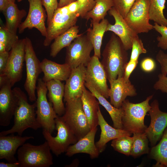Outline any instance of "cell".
<instances>
[{
	"label": "cell",
	"mask_w": 167,
	"mask_h": 167,
	"mask_svg": "<svg viewBox=\"0 0 167 167\" xmlns=\"http://www.w3.org/2000/svg\"><path fill=\"white\" fill-rule=\"evenodd\" d=\"M12 90L16 100L14 125L10 129L1 132L0 135L17 133L22 136L28 128L37 130L42 127L36 118V102L32 104H29L27 95L19 87H15Z\"/></svg>",
	"instance_id": "1"
},
{
	"label": "cell",
	"mask_w": 167,
	"mask_h": 167,
	"mask_svg": "<svg viewBox=\"0 0 167 167\" xmlns=\"http://www.w3.org/2000/svg\"><path fill=\"white\" fill-rule=\"evenodd\" d=\"M101 63L109 81L122 77L128 62V54L120 38L113 33L102 54Z\"/></svg>",
	"instance_id": "2"
},
{
	"label": "cell",
	"mask_w": 167,
	"mask_h": 167,
	"mask_svg": "<svg viewBox=\"0 0 167 167\" xmlns=\"http://www.w3.org/2000/svg\"><path fill=\"white\" fill-rule=\"evenodd\" d=\"M153 96H148L139 103H132L128 100L122 102L121 107L124 111L122 119L123 129L132 134L145 132L148 127L144 124V118L151 108L149 102Z\"/></svg>",
	"instance_id": "3"
},
{
	"label": "cell",
	"mask_w": 167,
	"mask_h": 167,
	"mask_svg": "<svg viewBox=\"0 0 167 167\" xmlns=\"http://www.w3.org/2000/svg\"><path fill=\"white\" fill-rule=\"evenodd\" d=\"M50 151L46 141L38 145L24 143L18 150V161L20 167H49L53 164Z\"/></svg>",
	"instance_id": "4"
},
{
	"label": "cell",
	"mask_w": 167,
	"mask_h": 167,
	"mask_svg": "<svg viewBox=\"0 0 167 167\" xmlns=\"http://www.w3.org/2000/svg\"><path fill=\"white\" fill-rule=\"evenodd\" d=\"M36 91V119L41 127L52 134L55 130V119L58 116L55 112L52 104L47 99V88L42 79H38Z\"/></svg>",
	"instance_id": "5"
},
{
	"label": "cell",
	"mask_w": 167,
	"mask_h": 167,
	"mask_svg": "<svg viewBox=\"0 0 167 167\" xmlns=\"http://www.w3.org/2000/svg\"><path fill=\"white\" fill-rule=\"evenodd\" d=\"M60 117L78 140L91 130L81 98L66 102L65 113Z\"/></svg>",
	"instance_id": "6"
},
{
	"label": "cell",
	"mask_w": 167,
	"mask_h": 167,
	"mask_svg": "<svg viewBox=\"0 0 167 167\" xmlns=\"http://www.w3.org/2000/svg\"><path fill=\"white\" fill-rule=\"evenodd\" d=\"M55 130L57 131L55 137L53 136L49 131L44 129L42 134L51 151L58 156L65 153L69 146L78 139L60 116L55 119Z\"/></svg>",
	"instance_id": "7"
},
{
	"label": "cell",
	"mask_w": 167,
	"mask_h": 167,
	"mask_svg": "<svg viewBox=\"0 0 167 167\" xmlns=\"http://www.w3.org/2000/svg\"><path fill=\"white\" fill-rule=\"evenodd\" d=\"M25 39L26 77L24 87L29 100L32 102L36 99V85L39 75L42 71L41 62L36 56L31 40L27 37Z\"/></svg>",
	"instance_id": "8"
},
{
	"label": "cell",
	"mask_w": 167,
	"mask_h": 167,
	"mask_svg": "<svg viewBox=\"0 0 167 167\" xmlns=\"http://www.w3.org/2000/svg\"><path fill=\"white\" fill-rule=\"evenodd\" d=\"M66 48L65 63L72 69L81 65L87 66L93 47L87 35L82 34Z\"/></svg>",
	"instance_id": "9"
},
{
	"label": "cell",
	"mask_w": 167,
	"mask_h": 167,
	"mask_svg": "<svg viewBox=\"0 0 167 167\" xmlns=\"http://www.w3.org/2000/svg\"><path fill=\"white\" fill-rule=\"evenodd\" d=\"M149 0H136L124 18L136 33H148L153 29L149 23Z\"/></svg>",
	"instance_id": "10"
},
{
	"label": "cell",
	"mask_w": 167,
	"mask_h": 167,
	"mask_svg": "<svg viewBox=\"0 0 167 167\" xmlns=\"http://www.w3.org/2000/svg\"><path fill=\"white\" fill-rule=\"evenodd\" d=\"M9 80L4 75H0V125L7 126L14 116L16 99Z\"/></svg>",
	"instance_id": "11"
},
{
	"label": "cell",
	"mask_w": 167,
	"mask_h": 167,
	"mask_svg": "<svg viewBox=\"0 0 167 167\" xmlns=\"http://www.w3.org/2000/svg\"><path fill=\"white\" fill-rule=\"evenodd\" d=\"M99 58L93 55L86 66L85 83L90 85L105 98L109 97L106 74Z\"/></svg>",
	"instance_id": "12"
},
{
	"label": "cell",
	"mask_w": 167,
	"mask_h": 167,
	"mask_svg": "<svg viewBox=\"0 0 167 167\" xmlns=\"http://www.w3.org/2000/svg\"><path fill=\"white\" fill-rule=\"evenodd\" d=\"M5 75L12 87L22 77L24 62L25 61V39L19 40L9 52Z\"/></svg>",
	"instance_id": "13"
},
{
	"label": "cell",
	"mask_w": 167,
	"mask_h": 167,
	"mask_svg": "<svg viewBox=\"0 0 167 167\" xmlns=\"http://www.w3.org/2000/svg\"><path fill=\"white\" fill-rule=\"evenodd\" d=\"M79 17L75 13H63L58 8L47 25V35L43 42L44 45L45 46H49L56 37L76 25Z\"/></svg>",
	"instance_id": "14"
},
{
	"label": "cell",
	"mask_w": 167,
	"mask_h": 167,
	"mask_svg": "<svg viewBox=\"0 0 167 167\" xmlns=\"http://www.w3.org/2000/svg\"><path fill=\"white\" fill-rule=\"evenodd\" d=\"M148 112L151 118L149 126L145 132L152 146H155L161 138L167 127V112L161 111L158 101L154 100L150 105Z\"/></svg>",
	"instance_id": "15"
},
{
	"label": "cell",
	"mask_w": 167,
	"mask_h": 167,
	"mask_svg": "<svg viewBox=\"0 0 167 167\" xmlns=\"http://www.w3.org/2000/svg\"><path fill=\"white\" fill-rule=\"evenodd\" d=\"M29 7L28 12L25 20L21 23L18 28L19 34L25 29L35 28L39 30L41 35L46 37L47 28L45 21L47 17L46 11L43 8L42 0H28Z\"/></svg>",
	"instance_id": "16"
},
{
	"label": "cell",
	"mask_w": 167,
	"mask_h": 167,
	"mask_svg": "<svg viewBox=\"0 0 167 167\" xmlns=\"http://www.w3.org/2000/svg\"><path fill=\"white\" fill-rule=\"evenodd\" d=\"M108 12L114 18L115 23L112 24L109 23L106 32H112L117 35L126 50L131 49L133 41L139 36L138 34L128 26L124 18L113 7Z\"/></svg>",
	"instance_id": "17"
},
{
	"label": "cell",
	"mask_w": 167,
	"mask_h": 167,
	"mask_svg": "<svg viewBox=\"0 0 167 167\" xmlns=\"http://www.w3.org/2000/svg\"><path fill=\"white\" fill-rule=\"evenodd\" d=\"M86 67L81 65L72 69L66 81L64 101L67 102L81 98L85 86Z\"/></svg>",
	"instance_id": "18"
},
{
	"label": "cell",
	"mask_w": 167,
	"mask_h": 167,
	"mask_svg": "<svg viewBox=\"0 0 167 167\" xmlns=\"http://www.w3.org/2000/svg\"><path fill=\"white\" fill-rule=\"evenodd\" d=\"M109 82L110 103L117 108H121L122 102L127 96H134L137 94L135 88L130 80L126 81L123 77Z\"/></svg>",
	"instance_id": "19"
},
{
	"label": "cell",
	"mask_w": 167,
	"mask_h": 167,
	"mask_svg": "<svg viewBox=\"0 0 167 167\" xmlns=\"http://www.w3.org/2000/svg\"><path fill=\"white\" fill-rule=\"evenodd\" d=\"M97 130V127L91 129L84 136L70 145L65 152V155L71 157L76 154L83 153L89 155L92 159L98 157L100 153L94 141Z\"/></svg>",
	"instance_id": "20"
},
{
	"label": "cell",
	"mask_w": 167,
	"mask_h": 167,
	"mask_svg": "<svg viewBox=\"0 0 167 167\" xmlns=\"http://www.w3.org/2000/svg\"><path fill=\"white\" fill-rule=\"evenodd\" d=\"M32 136L22 137L14 133L9 135H0V159H4L9 162H16L18 160L15 156L19 147L26 141L33 139Z\"/></svg>",
	"instance_id": "21"
},
{
	"label": "cell",
	"mask_w": 167,
	"mask_h": 167,
	"mask_svg": "<svg viewBox=\"0 0 167 167\" xmlns=\"http://www.w3.org/2000/svg\"><path fill=\"white\" fill-rule=\"evenodd\" d=\"M98 116V125L100 126L101 133L99 140L95 144L100 153L104 151L107 143L110 141L122 136L131 135L132 134L123 129L116 128L109 125L105 120L100 109Z\"/></svg>",
	"instance_id": "22"
},
{
	"label": "cell",
	"mask_w": 167,
	"mask_h": 167,
	"mask_svg": "<svg viewBox=\"0 0 167 167\" xmlns=\"http://www.w3.org/2000/svg\"><path fill=\"white\" fill-rule=\"evenodd\" d=\"M41 66L44 73L42 79L45 83L53 79L66 81L72 70L66 63L59 64L47 58H44L41 62Z\"/></svg>",
	"instance_id": "23"
},
{
	"label": "cell",
	"mask_w": 167,
	"mask_h": 167,
	"mask_svg": "<svg viewBox=\"0 0 167 167\" xmlns=\"http://www.w3.org/2000/svg\"><path fill=\"white\" fill-rule=\"evenodd\" d=\"M48 91L49 101L53 104V108L59 116H62L65 113L63 98L65 92V85L61 81L53 79L45 83Z\"/></svg>",
	"instance_id": "24"
},
{
	"label": "cell",
	"mask_w": 167,
	"mask_h": 167,
	"mask_svg": "<svg viewBox=\"0 0 167 167\" xmlns=\"http://www.w3.org/2000/svg\"><path fill=\"white\" fill-rule=\"evenodd\" d=\"M83 109L91 129L98 125V112L100 109L98 101L95 96L85 87L81 97Z\"/></svg>",
	"instance_id": "25"
},
{
	"label": "cell",
	"mask_w": 167,
	"mask_h": 167,
	"mask_svg": "<svg viewBox=\"0 0 167 167\" xmlns=\"http://www.w3.org/2000/svg\"><path fill=\"white\" fill-rule=\"evenodd\" d=\"M109 23L105 19L100 22L91 20L92 28H89L87 30L86 35L93 46L94 55L99 59L101 58V50L103 37Z\"/></svg>",
	"instance_id": "26"
},
{
	"label": "cell",
	"mask_w": 167,
	"mask_h": 167,
	"mask_svg": "<svg viewBox=\"0 0 167 167\" xmlns=\"http://www.w3.org/2000/svg\"><path fill=\"white\" fill-rule=\"evenodd\" d=\"M3 12L6 19L4 27L10 32L16 34L22 19L26 15V11L19 9L15 2L9 1L7 7Z\"/></svg>",
	"instance_id": "27"
},
{
	"label": "cell",
	"mask_w": 167,
	"mask_h": 167,
	"mask_svg": "<svg viewBox=\"0 0 167 167\" xmlns=\"http://www.w3.org/2000/svg\"><path fill=\"white\" fill-rule=\"evenodd\" d=\"M85 87L96 97L99 103L106 110L110 115L112 120L113 127L118 129H123L122 118L124 111L121 107L117 108L113 106L90 85L85 82Z\"/></svg>",
	"instance_id": "28"
},
{
	"label": "cell",
	"mask_w": 167,
	"mask_h": 167,
	"mask_svg": "<svg viewBox=\"0 0 167 167\" xmlns=\"http://www.w3.org/2000/svg\"><path fill=\"white\" fill-rule=\"evenodd\" d=\"M79 26L75 25L56 37L50 46V56L55 57L63 48L70 45L76 38L81 35L79 34Z\"/></svg>",
	"instance_id": "29"
},
{
	"label": "cell",
	"mask_w": 167,
	"mask_h": 167,
	"mask_svg": "<svg viewBox=\"0 0 167 167\" xmlns=\"http://www.w3.org/2000/svg\"><path fill=\"white\" fill-rule=\"evenodd\" d=\"M150 156L156 161L155 166L167 167V127L159 143L152 147Z\"/></svg>",
	"instance_id": "30"
},
{
	"label": "cell",
	"mask_w": 167,
	"mask_h": 167,
	"mask_svg": "<svg viewBox=\"0 0 167 167\" xmlns=\"http://www.w3.org/2000/svg\"><path fill=\"white\" fill-rule=\"evenodd\" d=\"M95 4L90 11L88 12L84 17L88 20L100 22L105 19L107 12L113 6L112 0H95Z\"/></svg>",
	"instance_id": "31"
},
{
	"label": "cell",
	"mask_w": 167,
	"mask_h": 167,
	"mask_svg": "<svg viewBox=\"0 0 167 167\" xmlns=\"http://www.w3.org/2000/svg\"><path fill=\"white\" fill-rule=\"evenodd\" d=\"M130 155L137 157L149 153V140L145 132L133 134Z\"/></svg>",
	"instance_id": "32"
},
{
	"label": "cell",
	"mask_w": 167,
	"mask_h": 167,
	"mask_svg": "<svg viewBox=\"0 0 167 167\" xmlns=\"http://www.w3.org/2000/svg\"><path fill=\"white\" fill-rule=\"evenodd\" d=\"M150 19L155 23L167 26V19L164 14L166 0H149Z\"/></svg>",
	"instance_id": "33"
},
{
	"label": "cell",
	"mask_w": 167,
	"mask_h": 167,
	"mask_svg": "<svg viewBox=\"0 0 167 167\" xmlns=\"http://www.w3.org/2000/svg\"><path fill=\"white\" fill-rule=\"evenodd\" d=\"M16 34L8 31L4 27H0V53L9 52L19 40Z\"/></svg>",
	"instance_id": "34"
},
{
	"label": "cell",
	"mask_w": 167,
	"mask_h": 167,
	"mask_svg": "<svg viewBox=\"0 0 167 167\" xmlns=\"http://www.w3.org/2000/svg\"><path fill=\"white\" fill-rule=\"evenodd\" d=\"M132 142V137L123 136L113 140L111 146L115 151L127 156H129Z\"/></svg>",
	"instance_id": "35"
},
{
	"label": "cell",
	"mask_w": 167,
	"mask_h": 167,
	"mask_svg": "<svg viewBox=\"0 0 167 167\" xmlns=\"http://www.w3.org/2000/svg\"><path fill=\"white\" fill-rule=\"evenodd\" d=\"M153 28L161 35L156 38L158 42L157 47L164 50H167V26L160 25L155 23Z\"/></svg>",
	"instance_id": "36"
},
{
	"label": "cell",
	"mask_w": 167,
	"mask_h": 167,
	"mask_svg": "<svg viewBox=\"0 0 167 167\" xmlns=\"http://www.w3.org/2000/svg\"><path fill=\"white\" fill-rule=\"evenodd\" d=\"M113 7L125 18L136 0H112Z\"/></svg>",
	"instance_id": "37"
},
{
	"label": "cell",
	"mask_w": 167,
	"mask_h": 167,
	"mask_svg": "<svg viewBox=\"0 0 167 167\" xmlns=\"http://www.w3.org/2000/svg\"><path fill=\"white\" fill-rule=\"evenodd\" d=\"M132 51L130 60L138 61L140 54H146L147 50L144 47L141 40L138 37L133 41L131 48Z\"/></svg>",
	"instance_id": "38"
},
{
	"label": "cell",
	"mask_w": 167,
	"mask_h": 167,
	"mask_svg": "<svg viewBox=\"0 0 167 167\" xmlns=\"http://www.w3.org/2000/svg\"><path fill=\"white\" fill-rule=\"evenodd\" d=\"M42 3L46 11L47 17V24L51 21L55 10L58 8L57 0H42Z\"/></svg>",
	"instance_id": "39"
},
{
	"label": "cell",
	"mask_w": 167,
	"mask_h": 167,
	"mask_svg": "<svg viewBox=\"0 0 167 167\" xmlns=\"http://www.w3.org/2000/svg\"><path fill=\"white\" fill-rule=\"evenodd\" d=\"M81 4L80 8L76 13L79 17L84 18L86 14L92 9L95 4V0H76Z\"/></svg>",
	"instance_id": "40"
},
{
	"label": "cell",
	"mask_w": 167,
	"mask_h": 167,
	"mask_svg": "<svg viewBox=\"0 0 167 167\" xmlns=\"http://www.w3.org/2000/svg\"><path fill=\"white\" fill-rule=\"evenodd\" d=\"M156 59L161 66V73L166 76L167 74V54L160 50L156 55Z\"/></svg>",
	"instance_id": "41"
},
{
	"label": "cell",
	"mask_w": 167,
	"mask_h": 167,
	"mask_svg": "<svg viewBox=\"0 0 167 167\" xmlns=\"http://www.w3.org/2000/svg\"><path fill=\"white\" fill-rule=\"evenodd\" d=\"M158 80L154 85V88L167 94V76L161 73L158 75Z\"/></svg>",
	"instance_id": "42"
},
{
	"label": "cell",
	"mask_w": 167,
	"mask_h": 167,
	"mask_svg": "<svg viewBox=\"0 0 167 167\" xmlns=\"http://www.w3.org/2000/svg\"><path fill=\"white\" fill-rule=\"evenodd\" d=\"M140 67L143 71L149 72L155 69L156 64L155 61L153 59L147 57L142 60L140 63Z\"/></svg>",
	"instance_id": "43"
},
{
	"label": "cell",
	"mask_w": 167,
	"mask_h": 167,
	"mask_svg": "<svg viewBox=\"0 0 167 167\" xmlns=\"http://www.w3.org/2000/svg\"><path fill=\"white\" fill-rule=\"evenodd\" d=\"M138 63V61L130 60L126 65L124 75V79L126 81L129 80V78L132 72L136 68Z\"/></svg>",
	"instance_id": "44"
},
{
	"label": "cell",
	"mask_w": 167,
	"mask_h": 167,
	"mask_svg": "<svg viewBox=\"0 0 167 167\" xmlns=\"http://www.w3.org/2000/svg\"><path fill=\"white\" fill-rule=\"evenodd\" d=\"M9 52L0 53V75L5 73L7 67L9 57Z\"/></svg>",
	"instance_id": "45"
},
{
	"label": "cell",
	"mask_w": 167,
	"mask_h": 167,
	"mask_svg": "<svg viewBox=\"0 0 167 167\" xmlns=\"http://www.w3.org/2000/svg\"><path fill=\"white\" fill-rule=\"evenodd\" d=\"M67 6L71 13H76L80 8L81 5L79 1L76 0Z\"/></svg>",
	"instance_id": "46"
},
{
	"label": "cell",
	"mask_w": 167,
	"mask_h": 167,
	"mask_svg": "<svg viewBox=\"0 0 167 167\" xmlns=\"http://www.w3.org/2000/svg\"><path fill=\"white\" fill-rule=\"evenodd\" d=\"M0 167H20V163L18 161L16 162H0Z\"/></svg>",
	"instance_id": "47"
},
{
	"label": "cell",
	"mask_w": 167,
	"mask_h": 167,
	"mask_svg": "<svg viewBox=\"0 0 167 167\" xmlns=\"http://www.w3.org/2000/svg\"><path fill=\"white\" fill-rule=\"evenodd\" d=\"M76 0H59L58 3V8L67 6Z\"/></svg>",
	"instance_id": "48"
},
{
	"label": "cell",
	"mask_w": 167,
	"mask_h": 167,
	"mask_svg": "<svg viewBox=\"0 0 167 167\" xmlns=\"http://www.w3.org/2000/svg\"><path fill=\"white\" fill-rule=\"evenodd\" d=\"M9 3L8 0H0V10L4 11L7 7Z\"/></svg>",
	"instance_id": "49"
},
{
	"label": "cell",
	"mask_w": 167,
	"mask_h": 167,
	"mask_svg": "<svg viewBox=\"0 0 167 167\" xmlns=\"http://www.w3.org/2000/svg\"><path fill=\"white\" fill-rule=\"evenodd\" d=\"M9 1H13V2H15V0H8Z\"/></svg>",
	"instance_id": "50"
},
{
	"label": "cell",
	"mask_w": 167,
	"mask_h": 167,
	"mask_svg": "<svg viewBox=\"0 0 167 167\" xmlns=\"http://www.w3.org/2000/svg\"><path fill=\"white\" fill-rule=\"evenodd\" d=\"M17 0V1L18 2H21V1H22L23 0Z\"/></svg>",
	"instance_id": "51"
}]
</instances>
